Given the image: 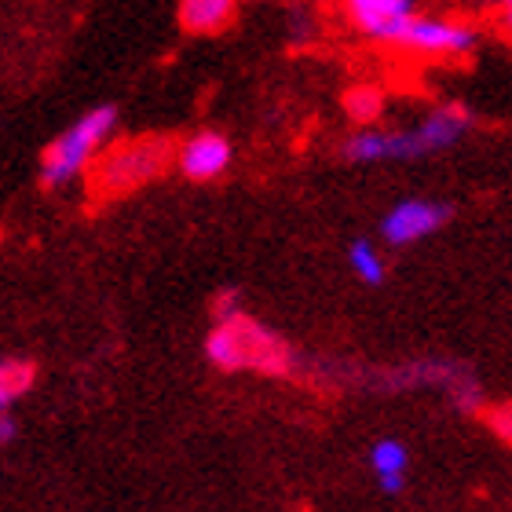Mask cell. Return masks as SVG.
<instances>
[{"mask_svg":"<svg viewBox=\"0 0 512 512\" xmlns=\"http://www.w3.org/2000/svg\"><path fill=\"white\" fill-rule=\"evenodd\" d=\"M472 132V114L465 107H436L432 114L406 128H359L344 139V158L352 165L381 161H417L458 147Z\"/></svg>","mask_w":512,"mask_h":512,"instance_id":"6da1fadb","label":"cell"},{"mask_svg":"<svg viewBox=\"0 0 512 512\" xmlns=\"http://www.w3.org/2000/svg\"><path fill=\"white\" fill-rule=\"evenodd\" d=\"M205 355L216 370L238 374V370H253L267 377H286L297 366V355L275 330L260 326L249 319L246 311L235 319H220L205 337Z\"/></svg>","mask_w":512,"mask_h":512,"instance_id":"7a4b0ae2","label":"cell"},{"mask_svg":"<svg viewBox=\"0 0 512 512\" xmlns=\"http://www.w3.org/2000/svg\"><path fill=\"white\" fill-rule=\"evenodd\" d=\"M114 128H118V110L114 107L88 110L85 118H77L66 132H59L48 143L41 158V180L48 187H66V183L81 180L85 169H92L99 154L107 150Z\"/></svg>","mask_w":512,"mask_h":512,"instance_id":"3957f363","label":"cell"},{"mask_svg":"<svg viewBox=\"0 0 512 512\" xmlns=\"http://www.w3.org/2000/svg\"><path fill=\"white\" fill-rule=\"evenodd\" d=\"M176 161V150L165 136H143V139H121L114 147L99 154L92 165V191L103 198H118L158 180L161 172Z\"/></svg>","mask_w":512,"mask_h":512,"instance_id":"277c9868","label":"cell"},{"mask_svg":"<svg viewBox=\"0 0 512 512\" xmlns=\"http://www.w3.org/2000/svg\"><path fill=\"white\" fill-rule=\"evenodd\" d=\"M476 44H480V30L469 19L417 11L395 48H403L406 55H417V59H465L476 52Z\"/></svg>","mask_w":512,"mask_h":512,"instance_id":"5b68a950","label":"cell"},{"mask_svg":"<svg viewBox=\"0 0 512 512\" xmlns=\"http://www.w3.org/2000/svg\"><path fill=\"white\" fill-rule=\"evenodd\" d=\"M450 216H454V209L447 202H439V198H403V202L384 213L381 235L392 249L417 246V242L439 235Z\"/></svg>","mask_w":512,"mask_h":512,"instance_id":"8992f818","label":"cell"},{"mask_svg":"<svg viewBox=\"0 0 512 512\" xmlns=\"http://www.w3.org/2000/svg\"><path fill=\"white\" fill-rule=\"evenodd\" d=\"M417 15V0H344V19L355 33L377 44H399Z\"/></svg>","mask_w":512,"mask_h":512,"instance_id":"52a82bcc","label":"cell"},{"mask_svg":"<svg viewBox=\"0 0 512 512\" xmlns=\"http://www.w3.org/2000/svg\"><path fill=\"white\" fill-rule=\"evenodd\" d=\"M231 158H235V147H231V139H227L224 132H216V128H202V132L187 136L180 147H176V169H180L183 180H191V183L220 180V176L231 169Z\"/></svg>","mask_w":512,"mask_h":512,"instance_id":"ba28073f","label":"cell"},{"mask_svg":"<svg viewBox=\"0 0 512 512\" xmlns=\"http://www.w3.org/2000/svg\"><path fill=\"white\" fill-rule=\"evenodd\" d=\"M242 0H180V26L194 37H216L238 19Z\"/></svg>","mask_w":512,"mask_h":512,"instance_id":"9c48e42d","label":"cell"},{"mask_svg":"<svg viewBox=\"0 0 512 512\" xmlns=\"http://www.w3.org/2000/svg\"><path fill=\"white\" fill-rule=\"evenodd\" d=\"M370 469H374L381 491L399 494L406 487V472H410V450L399 439H377L370 447Z\"/></svg>","mask_w":512,"mask_h":512,"instance_id":"30bf717a","label":"cell"},{"mask_svg":"<svg viewBox=\"0 0 512 512\" xmlns=\"http://www.w3.org/2000/svg\"><path fill=\"white\" fill-rule=\"evenodd\" d=\"M33 388V363L26 359H0V414H11V406Z\"/></svg>","mask_w":512,"mask_h":512,"instance_id":"8fae6325","label":"cell"},{"mask_svg":"<svg viewBox=\"0 0 512 512\" xmlns=\"http://www.w3.org/2000/svg\"><path fill=\"white\" fill-rule=\"evenodd\" d=\"M348 264H352L355 278L363 286H381L384 275H388V260H384L381 249L370 238H355L352 246H348Z\"/></svg>","mask_w":512,"mask_h":512,"instance_id":"7c38bea8","label":"cell"},{"mask_svg":"<svg viewBox=\"0 0 512 512\" xmlns=\"http://www.w3.org/2000/svg\"><path fill=\"white\" fill-rule=\"evenodd\" d=\"M344 110L359 128H374L384 114V92L377 85H355L344 96Z\"/></svg>","mask_w":512,"mask_h":512,"instance_id":"4fadbf2b","label":"cell"},{"mask_svg":"<svg viewBox=\"0 0 512 512\" xmlns=\"http://www.w3.org/2000/svg\"><path fill=\"white\" fill-rule=\"evenodd\" d=\"M487 425H491L505 443H512V406H494L491 414H487Z\"/></svg>","mask_w":512,"mask_h":512,"instance_id":"5bb4252c","label":"cell"},{"mask_svg":"<svg viewBox=\"0 0 512 512\" xmlns=\"http://www.w3.org/2000/svg\"><path fill=\"white\" fill-rule=\"evenodd\" d=\"M15 436H19V425H15V417H11V414H0V447H8V443Z\"/></svg>","mask_w":512,"mask_h":512,"instance_id":"9a60e30c","label":"cell"},{"mask_svg":"<svg viewBox=\"0 0 512 512\" xmlns=\"http://www.w3.org/2000/svg\"><path fill=\"white\" fill-rule=\"evenodd\" d=\"M498 22H502V30L512 37V0H502V15H498Z\"/></svg>","mask_w":512,"mask_h":512,"instance_id":"2e32d148","label":"cell"},{"mask_svg":"<svg viewBox=\"0 0 512 512\" xmlns=\"http://www.w3.org/2000/svg\"><path fill=\"white\" fill-rule=\"evenodd\" d=\"M469 4H502V0H469Z\"/></svg>","mask_w":512,"mask_h":512,"instance_id":"e0dca14e","label":"cell"}]
</instances>
